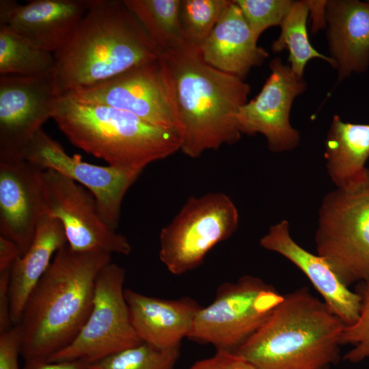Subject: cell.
Segmentation results:
<instances>
[{
  "instance_id": "obj_1",
  "label": "cell",
  "mask_w": 369,
  "mask_h": 369,
  "mask_svg": "<svg viewBox=\"0 0 369 369\" xmlns=\"http://www.w3.org/2000/svg\"><path fill=\"white\" fill-rule=\"evenodd\" d=\"M160 63L180 151L197 158L241 139L236 114L251 92L245 80L210 66L191 46L161 53Z\"/></svg>"
},
{
  "instance_id": "obj_2",
  "label": "cell",
  "mask_w": 369,
  "mask_h": 369,
  "mask_svg": "<svg viewBox=\"0 0 369 369\" xmlns=\"http://www.w3.org/2000/svg\"><path fill=\"white\" fill-rule=\"evenodd\" d=\"M111 256L61 247L29 294L18 323L25 361L48 360L75 338L91 312L96 281Z\"/></svg>"
},
{
  "instance_id": "obj_3",
  "label": "cell",
  "mask_w": 369,
  "mask_h": 369,
  "mask_svg": "<svg viewBox=\"0 0 369 369\" xmlns=\"http://www.w3.org/2000/svg\"><path fill=\"white\" fill-rule=\"evenodd\" d=\"M160 55L124 0H91L74 33L54 53L56 94L95 85Z\"/></svg>"
},
{
  "instance_id": "obj_4",
  "label": "cell",
  "mask_w": 369,
  "mask_h": 369,
  "mask_svg": "<svg viewBox=\"0 0 369 369\" xmlns=\"http://www.w3.org/2000/svg\"><path fill=\"white\" fill-rule=\"evenodd\" d=\"M344 323L307 286L284 295L234 353L256 369H329L340 360Z\"/></svg>"
},
{
  "instance_id": "obj_5",
  "label": "cell",
  "mask_w": 369,
  "mask_h": 369,
  "mask_svg": "<svg viewBox=\"0 0 369 369\" xmlns=\"http://www.w3.org/2000/svg\"><path fill=\"white\" fill-rule=\"evenodd\" d=\"M52 118L71 144L115 168L141 174L180 151L178 133L122 110L58 96Z\"/></svg>"
},
{
  "instance_id": "obj_6",
  "label": "cell",
  "mask_w": 369,
  "mask_h": 369,
  "mask_svg": "<svg viewBox=\"0 0 369 369\" xmlns=\"http://www.w3.org/2000/svg\"><path fill=\"white\" fill-rule=\"evenodd\" d=\"M314 238L317 254L345 286L369 282V174L357 187L324 196Z\"/></svg>"
},
{
  "instance_id": "obj_7",
  "label": "cell",
  "mask_w": 369,
  "mask_h": 369,
  "mask_svg": "<svg viewBox=\"0 0 369 369\" xmlns=\"http://www.w3.org/2000/svg\"><path fill=\"white\" fill-rule=\"evenodd\" d=\"M272 285L246 275L221 284L213 301L195 316L187 338L234 352L270 317L283 300Z\"/></svg>"
},
{
  "instance_id": "obj_8",
  "label": "cell",
  "mask_w": 369,
  "mask_h": 369,
  "mask_svg": "<svg viewBox=\"0 0 369 369\" xmlns=\"http://www.w3.org/2000/svg\"><path fill=\"white\" fill-rule=\"evenodd\" d=\"M239 221L229 196L212 192L191 197L159 234V256L173 275L190 271L216 245L230 238Z\"/></svg>"
},
{
  "instance_id": "obj_9",
  "label": "cell",
  "mask_w": 369,
  "mask_h": 369,
  "mask_svg": "<svg viewBox=\"0 0 369 369\" xmlns=\"http://www.w3.org/2000/svg\"><path fill=\"white\" fill-rule=\"evenodd\" d=\"M125 277L124 269L112 261L100 270L86 322L71 343L47 361L80 360L90 364L142 342L131 323Z\"/></svg>"
},
{
  "instance_id": "obj_10",
  "label": "cell",
  "mask_w": 369,
  "mask_h": 369,
  "mask_svg": "<svg viewBox=\"0 0 369 369\" xmlns=\"http://www.w3.org/2000/svg\"><path fill=\"white\" fill-rule=\"evenodd\" d=\"M47 215L62 225L67 245L83 253L128 256V238L110 227L101 216L94 195L72 179L53 170L42 172Z\"/></svg>"
},
{
  "instance_id": "obj_11",
  "label": "cell",
  "mask_w": 369,
  "mask_h": 369,
  "mask_svg": "<svg viewBox=\"0 0 369 369\" xmlns=\"http://www.w3.org/2000/svg\"><path fill=\"white\" fill-rule=\"evenodd\" d=\"M57 97L52 72L32 77L0 74V161L23 159L36 133L52 118Z\"/></svg>"
},
{
  "instance_id": "obj_12",
  "label": "cell",
  "mask_w": 369,
  "mask_h": 369,
  "mask_svg": "<svg viewBox=\"0 0 369 369\" xmlns=\"http://www.w3.org/2000/svg\"><path fill=\"white\" fill-rule=\"evenodd\" d=\"M23 158L42 170L53 169L87 189L94 195L103 219L114 230L118 226L123 199L140 175L109 165L90 164L79 154L69 155L42 128L29 144Z\"/></svg>"
},
{
  "instance_id": "obj_13",
  "label": "cell",
  "mask_w": 369,
  "mask_h": 369,
  "mask_svg": "<svg viewBox=\"0 0 369 369\" xmlns=\"http://www.w3.org/2000/svg\"><path fill=\"white\" fill-rule=\"evenodd\" d=\"M62 96L125 111L153 125L176 131L160 58Z\"/></svg>"
},
{
  "instance_id": "obj_14",
  "label": "cell",
  "mask_w": 369,
  "mask_h": 369,
  "mask_svg": "<svg viewBox=\"0 0 369 369\" xmlns=\"http://www.w3.org/2000/svg\"><path fill=\"white\" fill-rule=\"evenodd\" d=\"M269 68L271 74L259 94L239 109L237 123L242 135H262L271 152L290 151L300 142L299 132L290 124V110L306 83L279 57Z\"/></svg>"
},
{
  "instance_id": "obj_15",
  "label": "cell",
  "mask_w": 369,
  "mask_h": 369,
  "mask_svg": "<svg viewBox=\"0 0 369 369\" xmlns=\"http://www.w3.org/2000/svg\"><path fill=\"white\" fill-rule=\"evenodd\" d=\"M43 170L25 159L0 161V236L29 249L47 215Z\"/></svg>"
},
{
  "instance_id": "obj_16",
  "label": "cell",
  "mask_w": 369,
  "mask_h": 369,
  "mask_svg": "<svg viewBox=\"0 0 369 369\" xmlns=\"http://www.w3.org/2000/svg\"><path fill=\"white\" fill-rule=\"evenodd\" d=\"M260 245L282 256L303 273L325 304L346 326L357 320L361 308L359 295L340 281L324 258L310 253L292 238L287 220L271 226L260 238Z\"/></svg>"
},
{
  "instance_id": "obj_17",
  "label": "cell",
  "mask_w": 369,
  "mask_h": 369,
  "mask_svg": "<svg viewBox=\"0 0 369 369\" xmlns=\"http://www.w3.org/2000/svg\"><path fill=\"white\" fill-rule=\"evenodd\" d=\"M325 27L333 68L338 72L337 85L369 66V3L327 1Z\"/></svg>"
},
{
  "instance_id": "obj_18",
  "label": "cell",
  "mask_w": 369,
  "mask_h": 369,
  "mask_svg": "<svg viewBox=\"0 0 369 369\" xmlns=\"http://www.w3.org/2000/svg\"><path fill=\"white\" fill-rule=\"evenodd\" d=\"M124 296L131 323L139 338L142 342L160 348L180 346L202 308L188 297L160 299L129 288H125Z\"/></svg>"
},
{
  "instance_id": "obj_19",
  "label": "cell",
  "mask_w": 369,
  "mask_h": 369,
  "mask_svg": "<svg viewBox=\"0 0 369 369\" xmlns=\"http://www.w3.org/2000/svg\"><path fill=\"white\" fill-rule=\"evenodd\" d=\"M90 3L91 0L29 1L18 5L4 26L54 54L70 40Z\"/></svg>"
},
{
  "instance_id": "obj_20",
  "label": "cell",
  "mask_w": 369,
  "mask_h": 369,
  "mask_svg": "<svg viewBox=\"0 0 369 369\" xmlns=\"http://www.w3.org/2000/svg\"><path fill=\"white\" fill-rule=\"evenodd\" d=\"M257 42L234 0L226 8L200 50L208 64L245 80L252 68L260 66L269 57Z\"/></svg>"
},
{
  "instance_id": "obj_21",
  "label": "cell",
  "mask_w": 369,
  "mask_h": 369,
  "mask_svg": "<svg viewBox=\"0 0 369 369\" xmlns=\"http://www.w3.org/2000/svg\"><path fill=\"white\" fill-rule=\"evenodd\" d=\"M67 244L62 223L49 215L39 222L33 241L10 269L9 294L13 325L20 320L26 301L52 262L57 251Z\"/></svg>"
},
{
  "instance_id": "obj_22",
  "label": "cell",
  "mask_w": 369,
  "mask_h": 369,
  "mask_svg": "<svg viewBox=\"0 0 369 369\" xmlns=\"http://www.w3.org/2000/svg\"><path fill=\"white\" fill-rule=\"evenodd\" d=\"M327 173L336 188L348 190L367 178L369 124H353L334 115L325 142Z\"/></svg>"
},
{
  "instance_id": "obj_23",
  "label": "cell",
  "mask_w": 369,
  "mask_h": 369,
  "mask_svg": "<svg viewBox=\"0 0 369 369\" xmlns=\"http://www.w3.org/2000/svg\"><path fill=\"white\" fill-rule=\"evenodd\" d=\"M160 54L189 46L180 17V0H124Z\"/></svg>"
},
{
  "instance_id": "obj_24",
  "label": "cell",
  "mask_w": 369,
  "mask_h": 369,
  "mask_svg": "<svg viewBox=\"0 0 369 369\" xmlns=\"http://www.w3.org/2000/svg\"><path fill=\"white\" fill-rule=\"evenodd\" d=\"M54 54L38 48L8 26H0V74L38 76L53 72Z\"/></svg>"
},
{
  "instance_id": "obj_25",
  "label": "cell",
  "mask_w": 369,
  "mask_h": 369,
  "mask_svg": "<svg viewBox=\"0 0 369 369\" xmlns=\"http://www.w3.org/2000/svg\"><path fill=\"white\" fill-rule=\"evenodd\" d=\"M310 12L308 1H295L290 12L281 24L279 37L272 45L271 50L279 53L288 51V62L291 70L303 77L305 67L312 59L325 60L332 67L333 62L330 57L316 51L311 44L307 29V20Z\"/></svg>"
},
{
  "instance_id": "obj_26",
  "label": "cell",
  "mask_w": 369,
  "mask_h": 369,
  "mask_svg": "<svg viewBox=\"0 0 369 369\" xmlns=\"http://www.w3.org/2000/svg\"><path fill=\"white\" fill-rule=\"evenodd\" d=\"M180 346L160 348L142 342L87 365V369H174Z\"/></svg>"
},
{
  "instance_id": "obj_27",
  "label": "cell",
  "mask_w": 369,
  "mask_h": 369,
  "mask_svg": "<svg viewBox=\"0 0 369 369\" xmlns=\"http://www.w3.org/2000/svg\"><path fill=\"white\" fill-rule=\"evenodd\" d=\"M230 0H182L180 17L186 42L200 49Z\"/></svg>"
},
{
  "instance_id": "obj_28",
  "label": "cell",
  "mask_w": 369,
  "mask_h": 369,
  "mask_svg": "<svg viewBox=\"0 0 369 369\" xmlns=\"http://www.w3.org/2000/svg\"><path fill=\"white\" fill-rule=\"evenodd\" d=\"M258 40L266 29L280 26L292 9V0H234Z\"/></svg>"
},
{
  "instance_id": "obj_29",
  "label": "cell",
  "mask_w": 369,
  "mask_h": 369,
  "mask_svg": "<svg viewBox=\"0 0 369 369\" xmlns=\"http://www.w3.org/2000/svg\"><path fill=\"white\" fill-rule=\"evenodd\" d=\"M356 292L361 297V308L357 320L345 326L342 345L352 346L344 355L349 363H359L369 358V282L359 283Z\"/></svg>"
},
{
  "instance_id": "obj_30",
  "label": "cell",
  "mask_w": 369,
  "mask_h": 369,
  "mask_svg": "<svg viewBox=\"0 0 369 369\" xmlns=\"http://www.w3.org/2000/svg\"><path fill=\"white\" fill-rule=\"evenodd\" d=\"M21 354V337L14 325L0 333V369H20L18 358Z\"/></svg>"
},
{
  "instance_id": "obj_31",
  "label": "cell",
  "mask_w": 369,
  "mask_h": 369,
  "mask_svg": "<svg viewBox=\"0 0 369 369\" xmlns=\"http://www.w3.org/2000/svg\"><path fill=\"white\" fill-rule=\"evenodd\" d=\"M189 369H256L234 352L217 351L210 358L196 361Z\"/></svg>"
},
{
  "instance_id": "obj_32",
  "label": "cell",
  "mask_w": 369,
  "mask_h": 369,
  "mask_svg": "<svg viewBox=\"0 0 369 369\" xmlns=\"http://www.w3.org/2000/svg\"><path fill=\"white\" fill-rule=\"evenodd\" d=\"M10 271L0 272V333L14 326L10 314Z\"/></svg>"
},
{
  "instance_id": "obj_33",
  "label": "cell",
  "mask_w": 369,
  "mask_h": 369,
  "mask_svg": "<svg viewBox=\"0 0 369 369\" xmlns=\"http://www.w3.org/2000/svg\"><path fill=\"white\" fill-rule=\"evenodd\" d=\"M21 256L18 245L0 236V272L10 271L15 261Z\"/></svg>"
},
{
  "instance_id": "obj_34",
  "label": "cell",
  "mask_w": 369,
  "mask_h": 369,
  "mask_svg": "<svg viewBox=\"0 0 369 369\" xmlns=\"http://www.w3.org/2000/svg\"><path fill=\"white\" fill-rule=\"evenodd\" d=\"M87 365L80 360L49 361L35 359L25 361L23 369H87Z\"/></svg>"
},
{
  "instance_id": "obj_35",
  "label": "cell",
  "mask_w": 369,
  "mask_h": 369,
  "mask_svg": "<svg viewBox=\"0 0 369 369\" xmlns=\"http://www.w3.org/2000/svg\"><path fill=\"white\" fill-rule=\"evenodd\" d=\"M313 17V31L325 27V5L327 1H308Z\"/></svg>"
},
{
  "instance_id": "obj_36",
  "label": "cell",
  "mask_w": 369,
  "mask_h": 369,
  "mask_svg": "<svg viewBox=\"0 0 369 369\" xmlns=\"http://www.w3.org/2000/svg\"><path fill=\"white\" fill-rule=\"evenodd\" d=\"M19 3L14 0L0 1V26L5 25Z\"/></svg>"
}]
</instances>
